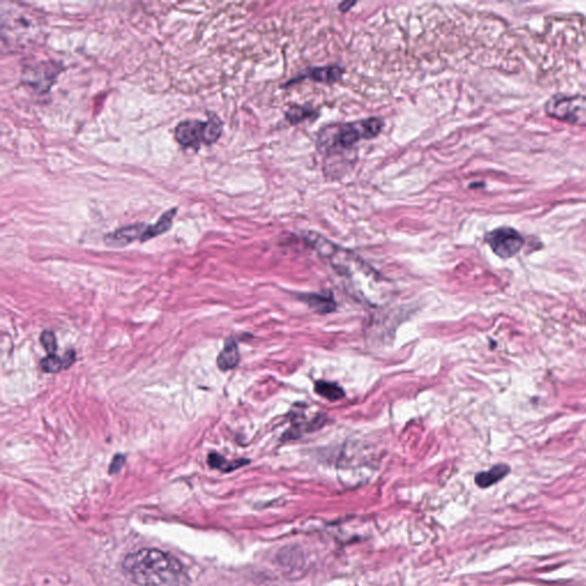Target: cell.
<instances>
[{
    "mask_svg": "<svg viewBox=\"0 0 586 586\" xmlns=\"http://www.w3.org/2000/svg\"><path fill=\"white\" fill-rule=\"evenodd\" d=\"M123 573L138 586H188L189 575L172 554L158 548H141L123 560Z\"/></svg>",
    "mask_w": 586,
    "mask_h": 586,
    "instance_id": "1",
    "label": "cell"
},
{
    "mask_svg": "<svg viewBox=\"0 0 586 586\" xmlns=\"http://www.w3.org/2000/svg\"><path fill=\"white\" fill-rule=\"evenodd\" d=\"M382 126V119L377 117L346 124L332 125L330 128H323L319 136L317 147L328 156L350 150L360 140L376 138Z\"/></svg>",
    "mask_w": 586,
    "mask_h": 586,
    "instance_id": "2",
    "label": "cell"
},
{
    "mask_svg": "<svg viewBox=\"0 0 586 586\" xmlns=\"http://www.w3.org/2000/svg\"><path fill=\"white\" fill-rule=\"evenodd\" d=\"M222 123L216 115H211L206 122L184 121L175 128V139L186 148H199L201 145H212L219 139Z\"/></svg>",
    "mask_w": 586,
    "mask_h": 586,
    "instance_id": "3",
    "label": "cell"
},
{
    "mask_svg": "<svg viewBox=\"0 0 586 586\" xmlns=\"http://www.w3.org/2000/svg\"><path fill=\"white\" fill-rule=\"evenodd\" d=\"M546 110L560 121L586 126V98L584 96L552 99L548 101Z\"/></svg>",
    "mask_w": 586,
    "mask_h": 586,
    "instance_id": "4",
    "label": "cell"
},
{
    "mask_svg": "<svg viewBox=\"0 0 586 586\" xmlns=\"http://www.w3.org/2000/svg\"><path fill=\"white\" fill-rule=\"evenodd\" d=\"M486 242L492 248L494 255L503 259H509L516 255L524 243V237L520 233L509 227L490 231L486 235Z\"/></svg>",
    "mask_w": 586,
    "mask_h": 586,
    "instance_id": "5",
    "label": "cell"
},
{
    "mask_svg": "<svg viewBox=\"0 0 586 586\" xmlns=\"http://www.w3.org/2000/svg\"><path fill=\"white\" fill-rule=\"evenodd\" d=\"M59 74L57 65L53 62L36 63L33 65H26L23 70V80L33 89L39 93H44L53 85Z\"/></svg>",
    "mask_w": 586,
    "mask_h": 586,
    "instance_id": "6",
    "label": "cell"
},
{
    "mask_svg": "<svg viewBox=\"0 0 586 586\" xmlns=\"http://www.w3.org/2000/svg\"><path fill=\"white\" fill-rule=\"evenodd\" d=\"M345 69L339 65H328V67H315V68H308L306 72H302L299 76L293 78L290 82H287V85H292L302 79L314 80L317 83L333 84L337 83L343 78Z\"/></svg>",
    "mask_w": 586,
    "mask_h": 586,
    "instance_id": "7",
    "label": "cell"
},
{
    "mask_svg": "<svg viewBox=\"0 0 586 586\" xmlns=\"http://www.w3.org/2000/svg\"><path fill=\"white\" fill-rule=\"evenodd\" d=\"M147 227L148 226L145 225V223H136V225L128 226L124 228L117 229V231L110 233L104 237V242L107 245L113 246V248H123V246L132 243L138 238L143 240Z\"/></svg>",
    "mask_w": 586,
    "mask_h": 586,
    "instance_id": "8",
    "label": "cell"
},
{
    "mask_svg": "<svg viewBox=\"0 0 586 586\" xmlns=\"http://www.w3.org/2000/svg\"><path fill=\"white\" fill-rule=\"evenodd\" d=\"M299 299L307 304L317 314H329L335 311L336 304L333 297L329 292L326 293H304L300 294Z\"/></svg>",
    "mask_w": 586,
    "mask_h": 586,
    "instance_id": "9",
    "label": "cell"
},
{
    "mask_svg": "<svg viewBox=\"0 0 586 586\" xmlns=\"http://www.w3.org/2000/svg\"><path fill=\"white\" fill-rule=\"evenodd\" d=\"M238 362H240V352H238L236 341L233 338H229L226 341L223 350L216 358V365L220 370L228 371L236 367Z\"/></svg>",
    "mask_w": 586,
    "mask_h": 586,
    "instance_id": "10",
    "label": "cell"
},
{
    "mask_svg": "<svg viewBox=\"0 0 586 586\" xmlns=\"http://www.w3.org/2000/svg\"><path fill=\"white\" fill-rule=\"evenodd\" d=\"M511 471L509 465L499 464L490 468L489 471L481 472L475 477V483L480 488H489L494 486V483L499 482L502 479L507 477Z\"/></svg>",
    "mask_w": 586,
    "mask_h": 586,
    "instance_id": "11",
    "label": "cell"
},
{
    "mask_svg": "<svg viewBox=\"0 0 586 586\" xmlns=\"http://www.w3.org/2000/svg\"><path fill=\"white\" fill-rule=\"evenodd\" d=\"M175 214H177V209H172V210L167 211L166 214L160 216V220L155 225L148 226L141 241L145 242V241L151 240V238L169 231L171 228L172 221H173Z\"/></svg>",
    "mask_w": 586,
    "mask_h": 586,
    "instance_id": "12",
    "label": "cell"
},
{
    "mask_svg": "<svg viewBox=\"0 0 586 586\" xmlns=\"http://www.w3.org/2000/svg\"><path fill=\"white\" fill-rule=\"evenodd\" d=\"M314 391L320 397L329 401H339L345 397V392H343V388L335 384V382L319 380V382H315Z\"/></svg>",
    "mask_w": 586,
    "mask_h": 586,
    "instance_id": "13",
    "label": "cell"
},
{
    "mask_svg": "<svg viewBox=\"0 0 586 586\" xmlns=\"http://www.w3.org/2000/svg\"><path fill=\"white\" fill-rule=\"evenodd\" d=\"M208 462L212 468H216V470H220V471L223 472H231L234 471L236 468H242L244 465L249 464L250 460H248V459H238V460H234V462H227L225 457L220 456L218 453H212L209 455Z\"/></svg>",
    "mask_w": 586,
    "mask_h": 586,
    "instance_id": "14",
    "label": "cell"
},
{
    "mask_svg": "<svg viewBox=\"0 0 586 586\" xmlns=\"http://www.w3.org/2000/svg\"><path fill=\"white\" fill-rule=\"evenodd\" d=\"M287 119L291 124H299L308 118H314L316 111L309 106H293L287 111Z\"/></svg>",
    "mask_w": 586,
    "mask_h": 586,
    "instance_id": "15",
    "label": "cell"
},
{
    "mask_svg": "<svg viewBox=\"0 0 586 586\" xmlns=\"http://www.w3.org/2000/svg\"><path fill=\"white\" fill-rule=\"evenodd\" d=\"M40 367H42V370L44 371V372L48 373L59 372L61 369H65L62 358H59V356L55 355V354L43 358L42 362H40Z\"/></svg>",
    "mask_w": 586,
    "mask_h": 586,
    "instance_id": "16",
    "label": "cell"
},
{
    "mask_svg": "<svg viewBox=\"0 0 586 586\" xmlns=\"http://www.w3.org/2000/svg\"><path fill=\"white\" fill-rule=\"evenodd\" d=\"M40 343H42L45 350L48 353V355H54L57 353V338H55L53 331H50V330L43 331L42 335H40Z\"/></svg>",
    "mask_w": 586,
    "mask_h": 586,
    "instance_id": "17",
    "label": "cell"
},
{
    "mask_svg": "<svg viewBox=\"0 0 586 586\" xmlns=\"http://www.w3.org/2000/svg\"><path fill=\"white\" fill-rule=\"evenodd\" d=\"M125 459L126 458H125L124 455H116V456L114 457L113 462L110 464L109 473H117V472L123 468Z\"/></svg>",
    "mask_w": 586,
    "mask_h": 586,
    "instance_id": "18",
    "label": "cell"
},
{
    "mask_svg": "<svg viewBox=\"0 0 586 586\" xmlns=\"http://www.w3.org/2000/svg\"><path fill=\"white\" fill-rule=\"evenodd\" d=\"M74 358H76V354H74V350H69V352L63 356V367H65V369H68L70 365H74Z\"/></svg>",
    "mask_w": 586,
    "mask_h": 586,
    "instance_id": "19",
    "label": "cell"
},
{
    "mask_svg": "<svg viewBox=\"0 0 586 586\" xmlns=\"http://www.w3.org/2000/svg\"><path fill=\"white\" fill-rule=\"evenodd\" d=\"M355 4L356 3H352V1H350V3H343L339 5V9H341V12H347V11H348L350 7L354 6Z\"/></svg>",
    "mask_w": 586,
    "mask_h": 586,
    "instance_id": "20",
    "label": "cell"
}]
</instances>
